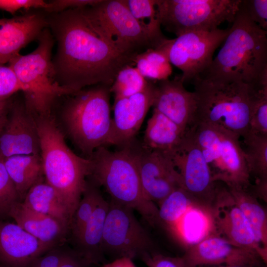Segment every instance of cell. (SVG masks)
<instances>
[{
  "label": "cell",
  "mask_w": 267,
  "mask_h": 267,
  "mask_svg": "<svg viewBox=\"0 0 267 267\" xmlns=\"http://www.w3.org/2000/svg\"><path fill=\"white\" fill-rule=\"evenodd\" d=\"M108 206L109 201L102 196L90 218L73 241L74 248L95 266L103 263L105 259L102 243Z\"/></svg>",
  "instance_id": "cell-24"
},
{
  "label": "cell",
  "mask_w": 267,
  "mask_h": 267,
  "mask_svg": "<svg viewBox=\"0 0 267 267\" xmlns=\"http://www.w3.org/2000/svg\"><path fill=\"white\" fill-rule=\"evenodd\" d=\"M102 197L94 182L87 181L85 190L73 215L69 235L74 241L88 222Z\"/></svg>",
  "instance_id": "cell-33"
},
{
  "label": "cell",
  "mask_w": 267,
  "mask_h": 267,
  "mask_svg": "<svg viewBox=\"0 0 267 267\" xmlns=\"http://www.w3.org/2000/svg\"><path fill=\"white\" fill-rule=\"evenodd\" d=\"M219 267H257L254 266H222Z\"/></svg>",
  "instance_id": "cell-46"
},
{
  "label": "cell",
  "mask_w": 267,
  "mask_h": 267,
  "mask_svg": "<svg viewBox=\"0 0 267 267\" xmlns=\"http://www.w3.org/2000/svg\"><path fill=\"white\" fill-rule=\"evenodd\" d=\"M127 144L135 159L141 185L149 200L158 204L176 189L182 188L180 177L167 154L148 149L135 139Z\"/></svg>",
  "instance_id": "cell-14"
},
{
  "label": "cell",
  "mask_w": 267,
  "mask_h": 267,
  "mask_svg": "<svg viewBox=\"0 0 267 267\" xmlns=\"http://www.w3.org/2000/svg\"><path fill=\"white\" fill-rule=\"evenodd\" d=\"M190 129L214 181H222L228 188L246 189L250 185V176L240 137L222 128L201 123L194 124Z\"/></svg>",
  "instance_id": "cell-8"
},
{
  "label": "cell",
  "mask_w": 267,
  "mask_h": 267,
  "mask_svg": "<svg viewBox=\"0 0 267 267\" xmlns=\"http://www.w3.org/2000/svg\"><path fill=\"white\" fill-rule=\"evenodd\" d=\"M241 0H156L161 26L177 37L185 32L211 31L232 23Z\"/></svg>",
  "instance_id": "cell-10"
},
{
  "label": "cell",
  "mask_w": 267,
  "mask_h": 267,
  "mask_svg": "<svg viewBox=\"0 0 267 267\" xmlns=\"http://www.w3.org/2000/svg\"><path fill=\"white\" fill-rule=\"evenodd\" d=\"M151 237L136 219L134 210L112 200L109 201L102 243L104 257L113 260H133L154 252Z\"/></svg>",
  "instance_id": "cell-11"
},
{
  "label": "cell",
  "mask_w": 267,
  "mask_h": 267,
  "mask_svg": "<svg viewBox=\"0 0 267 267\" xmlns=\"http://www.w3.org/2000/svg\"><path fill=\"white\" fill-rule=\"evenodd\" d=\"M20 202L15 186L0 157V220L9 217V213L16 203Z\"/></svg>",
  "instance_id": "cell-35"
},
{
  "label": "cell",
  "mask_w": 267,
  "mask_h": 267,
  "mask_svg": "<svg viewBox=\"0 0 267 267\" xmlns=\"http://www.w3.org/2000/svg\"><path fill=\"white\" fill-rule=\"evenodd\" d=\"M7 122L0 134V157L40 154V139L35 117L22 105L10 107Z\"/></svg>",
  "instance_id": "cell-18"
},
{
  "label": "cell",
  "mask_w": 267,
  "mask_h": 267,
  "mask_svg": "<svg viewBox=\"0 0 267 267\" xmlns=\"http://www.w3.org/2000/svg\"><path fill=\"white\" fill-rule=\"evenodd\" d=\"M37 47L26 55L18 54L8 63L23 87L25 107L35 117L50 115L55 100L76 91L56 80L52 62L53 36L48 27L39 37Z\"/></svg>",
  "instance_id": "cell-6"
},
{
  "label": "cell",
  "mask_w": 267,
  "mask_h": 267,
  "mask_svg": "<svg viewBox=\"0 0 267 267\" xmlns=\"http://www.w3.org/2000/svg\"><path fill=\"white\" fill-rule=\"evenodd\" d=\"M249 126L250 132L267 135V86L259 91L252 108Z\"/></svg>",
  "instance_id": "cell-36"
},
{
  "label": "cell",
  "mask_w": 267,
  "mask_h": 267,
  "mask_svg": "<svg viewBox=\"0 0 267 267\" xmlns=\"http://www.w3.org/2000/svg\"><path fill=\"white\" fill-rule=\"evenodd\" d=\"M195 123L222 128L240 138L249 131L252 108L261 86L242 82L195 78Z\"/></svg>",
  "instance_id": "cell-3"
},
{
  "label": "cell",
  "mask_w": 267,
  "mask_h": 267,
  "mask_svg": "<svg viewBox=\"0 0 267 267\" xmlns=\"http://www.w3.org/2000/svg\"><path fill=\"white\" fill-rule=\"evenodd\" d=\"M100 0H54L48 2L45 11L49 13H56L68 9L82 8L93 5Z\"/></svg>",
  "instance_id": "cell-42"
},
{
  "label": "cell",
  "mask_w": 267,
  "mask_h": 267,
  "mask_svg": "<svg viewBox=\"0 0 267 267\" xmlns=\"http://www.w3.org/2000/svg\"><path fill=\"white\" fill-rule=\"evenodd\" d=\"M48 2L43 0H0V9L12 14L21 9L42 8L46 10Z\"/></svg>",
  "instance_id": "cell-41"
},
{
  "label": "cell",
  "mask_w": 267,
  "mask_h": 267,
  "mask_svg": "<svg viewBox=\"0 0 267 267\" xmlns=\"http://www.w3.org/2000/svg\"><path fill=\"white\" fill-rule=\"evenodd\" d=\"M8 99L0 98V134L7 122L9 109L11 107Z\"/></svg>",
  "instance_id": "cell-44"
},
{
  "label": "cell",
  "mask_w": 267,
  "mask_h": 267,
  "mask_svg": "<svg viewBox=\"0 0 267 267\" xmlns=\"http://www.w3.org/2000/svg\"><path fill=\"white\" fill-rule=\"evenodd\" d=\"M47 27L46 18L37 13L0 18V64L8 63Z\"/></svg>",
  "instance_id": "cell-21"
},
{
  "label": "cell",
  "mask_w": 267,
  "mask_h": 267,
  "mask_svg": "<svg viewBox=\"0 0 267 267\" xmlns=\"http://www.w3.org/2000/svg\"><path fill=\"white\" fill-rule=\"evenodd\" d=\"M50 249L17 223L0 220V267H30Z\"/></svg>",
  "instance_id": "cell-20"
},
{
  "label": "cell",
  "mask_w": 267,
  "mask_h": 267,
  "mask_svg": "<svg viewBox=\"0 0 267 267\" xmlns=\"http://www.w3.org/2000/svg\"><path fill=\"white\" fill-rule=\"evenodd\" d=\"M45 181L53 187L73 218L90 174L92 162L75 154L49 116L35 117Z\"/></svg>",
  "instance_id": "cell-4"
},
{
  "label": "cell",
  "mask_w": 267,
  "mask_h": 267,
  "mask_svg": "<svg viewBox=\"0 0 267 267\" xmlns=\"http://www.w3.org/2000/svg\"><path fill=\"white\" fill-rule=\"evenodd\" d=\"M132 15L158 47L167 38L157 16L156 0H126Z\"/></svg>",
  "instance_id": "cell-31"
},
{
  "label": "cell",
  "mask_w": 267,
  "mask_h": 267,
  "mask_svg": "<svg viewBox=\"0 0 267 267\" xmlns=\"http://www.w3.org/2000/svg\"><path fill=\"white\" fill-rule=\"evenodd\" d=\"M229 28L184 33L173 39H167L158 47L171 65L182 72L179 79L192 82L210 65L216 49L227 36Z\"/></svg>",
  "instance_id": "cell-12"
},
{
  "label": "cell",
  "mask_w": 267,
  "mask_h": 267,
  "mask_svg": "<svg viewBox=\"0 0 267 267\" xmlns=\"http://www.w3.org/2000/svg\"><path fill=\"white\" fill-rule=\"evenodd\" d=\"M110 86L98 85L73 94L64 107L62 118L74 144L90 156L108 145L112 124Z\"/></svg>",
  "instance_id": "cell-7"
},
{
  "label": "cell",
  "mask_w": 267,
  "mask_h": 267,
  "mask_svg": "<svg viewBox=\"0 0 267 267\" xmlns=\"http://www.w3.org/2000/svg\"><path fill=\"white\" fill-rule=\"evenodd\" d=\"M186 131L153 110L147 121L142 144L151 150L169 153L180 144Z\"/></svg>",
  "instance_id": "cell-25"
},
{
  "label": "cell",
  "mask_w": 267,
  "mask_h": 267,
  "mask_svg": "<svg viewBox=\"0 0 267 267\" xmlns=\"http://www.w3.org/2000/svg\"><path fill=\"white\" fill-rule=\"evenodd\" d=\"M96 266L89 260L77 252L59 267H94Z\"/></svg>",
  "instance_id": "cell-43"
},
{
  "label": "cell",
  "mask_w": 267,
  "mask_h": 267,
  "mask_svg": "<svg viewBox=\"0 0 267 267\" xmlns=\"http://www.w3.org/2000/svg\"><path fill=\"white\" fill-rule=\"evenodd\" d=\"M46 18L57 48L52 59L56 79L78 91L88 86H111L118 72L134 58L114 48L91 27L81 8L52 13Z\"/></svg>",
  "instance_id": "cell-1"
},
{
  "label": "cell",
  "mask_w": 267,
  "mask_h": 267,
  "mask_svg": "<svg viewBox=\"0 0 267 267\" xmlns=\"http://www.w3.org/2000/svg\"><path fill=\"white\" fill-rule=\"evenodd\" d=\"M165 153L178 174L183 189L197 200L215 198V182L190 128L177 148Z\"/></svg>",
  "instance_id": "cell-13"
},
{
  "label": "cell",
  "mask_w": 267,
  "mask_h": 267,
  "mask_svg": "<svg viewBox=\"0 0 267 267\" xmlns=\"http://www.w3.org/2000/svg\"><path fill=\"white\" fill-rule=\"evenodd\" d=\"M9 217L51 249L65 244L69 235L70 229L67 226L50 216L28 208L21 202L13 205Z\"/></svg>",
  "instance_id": "cell-22"
},
{
  "label": "cell",
  "mask_w": 267,
  "mask_h": 267,
  "mask_svg": "<svg viewBox=\"0 0 267 267\" xmlns=\"http://www.w3.org/2000/svg\"><path fill=\"white\" fill-rule=\"evenodd\" d=\"M195 200L169 229L187 249L218 233L214 210Z\"/></svg>",
  "instance_id": "cell-23"
},
{
  "label": "cell",
  "mask_w": 267,
  "mask_h": 267,
  "mask_svg": "<svg viewBox=\"0 0 267 267\" xmlns=\"http://www.w3.org/2000/svg\"><path fill=\"white\" fill-rule=\"evenodd\" d=\"M154 88L155 84L149 82L141 92L129 97L115 98L108 145L121 147L135 139L152 106Z\"/></svg>",
  "instance_id": "cell-15"
},
{
  "label": "cell",
  "mask_w": 267,
  "mask_h": 267,
  "mask_svg": "<svg viewBox=\"0 0 267 267\" xmlns=\"http://www.w3.org/2000/svg\"><path fill=\"white\" fill-rule=\"evenodd\" d=\"M223 44L202 79L240 81L261 86L267 83V31L240 8Z\"/></svg>",
  "instance_id": "cell-2"
},
{
  "label": "cell",
  "mask_w": 267,
  "mask_h": 267,
  "mask_svg": "<svg viewBox=\"0 0 267 267\" xmlns=\"http://www.w3.org/2000/svg\"><path fill=\"white\" fill-rule=\"evenodd\" d=\"M242 137L250 176L253 175L256 181H267V135L249 131Z\"/></svg>",
  "instance_id": "cell-29"
},
{
  "label": "cell",
  "mask_w": 267,
  "mask_h": 267,
  "mask_svg": "<svg viewBox=\"0 0 267 267\" xmlns=\"http://www.w3.org/2000/svg\"><path fill=\"white\" fill-rule=\"evenodd\" d=\"M182 257L187 267L223 264L258 267L263 262L254 251L236 246L218 233L187 249Z\"/></svg>",
  "instance_id": "cell-16"
},
{
  "label": "cell",
  "mask_w": 267,
  "mask_h": 267,
  "mask_svg": "<svg viewBox=\"0 0 267 267\" xmlns=\"http://www.w3.org/2000/svg\"><path fill=\"white\" fill-rule=\"evenodd\" d=\"M215 197L219 204L214 210L218 234L236 246L254 251L266 263L267 255L258 245L248 222L233 201L228 188L216 187Z\"/></svg>",
  "instance_id": "cell-17"
},
{
  "label": "cell",
  "mask_w": 267,
  "mask_h": 267,
  "mask_svg": "<svg viewBox=\"0 0 267 267\" xmlns=\"http://www.w3.org/2000/svg\"><path fill=\"white\" fill-rule=\"evenodd\" d=\"M136 68L145 79L160 81L168 79L172 67L167 55L158 48H148L133 59Z\"/></svg>",
  "instance_id": "cell-30"
},
{
  "label": "cell",
  "mask_w": 267,
  "mask_h": 267,
  "mask_svg": "<svg viewBox=\"0 0 267 267\" xmlns=\"http://www.w3.org/2000/svg\"><path fill=\"white\" fill-rule=\"evenodd\" d=\"M240 8L251 21L267 31V0H241Z\"/></svg>",
  "instance_id": "cell-38"
},
{
  "label": "cell",
  "mask_w": 267,
  "mask_h": 267,
  "mask_svg": "<svg viewBox=\"0 0 267 267\" xmlns=\"http://www.w3.org/2000/svg\"><path fill=\"white\" fill-rule=\"evenodd\" d=\"M90 159V175L96 184L104 187L111 200L136 211L151 224L157 222L158 207L144 193L137 163L128 144L115 151L100 147Z\"/></svg>",
  "instance_id": "cell-5"
},
{
  "label": "cell",
  "mask_w": 267,
  "mask_h": 267,
  "mask_svg": "<svg viewBox=\"0 0 267 267\" xmlns=\"http://www.w3.org/2000/svg\"><path fill=\"white\" fill-rule=\"evenodd\" d=\"M228 188L233 201L248 222L258 245L267 255V216L265 209L246 189Z\"/></svg>",
  "instance_id": "cell-28"
},
{
  "label": "cell",
  "mask_w": 267,
  "mask_h": 267,
  "mask_svg": "<svg viewBox=\"0 0 267 267\" xmlns=\"http://www.w3.org/2000/svg\"><path fill=\"white\" fill-rule=\"evenodd\" d=\"M23 87L14 72L8 65L0 64V98H8Z\"/></svg>",
  "instance_id": "cell-39"
},
{
  "label": "cell",
  "mask_w": 267,
  "mask_h": 267,
  "mask_svg": "<svg viewBox=\"0 0 267 267\" xmlns=\"http://www.w3.org/2000/svg\"><path fill=\"white\" fill-rule=\"evenodd\" d=\"M195 200L184 189H176L158 204L157 222L170 228Z\"/></svg>",
  "instance_id": "cell-32"
},
{
  "label": "cell",
  "mask_w": 267,
  "mask_h": 267,
  "mask_svg": "<svg viewBox=\"0 0 267 267\" xmlns=\"http://www.w3.org/2000/svg\"><path fill=\"white\" fill-rule=\"evenodd\" d=\"M148 82L136 67L127 65L118 72L110 91L115 98L129 97L142 91Z\"/></svg>",
  "instance_id": "cell-34"
},
{
  "label": "cell",
  "mask_w": 267,
  "mask_h": 267,
  "mask_svg": "<svg viewBox=\"0 0 267 267\" xmlns=\"http://www.w3.org/2000/svg\"><path fill=\"white\" fill-rule=\"evenodd\" d=\"M102 267H136L133 260L128 258L115 259L106 264Z\"/></svg>",
  "instance_id": "cell-45"
},
{
  "label": "cell",
  "mask_w": 267,
  "mask_h": 267,
  "mask_svg": "<svg viewBox=\"0 0 267 267\" xmlns=\"http://www.w3.org/2000/svg\"><path fill=\"white\" fill-rule=\"evenodd\" d=\"M22 203L28 208L50 216L70 228L72 217L54 188L43 180L34 185Z\"/></svg>",
  "instance_id": "cell-26"
},
{
  "label": "cell",
  "mask_w": 267,
  "mask_h": 267,
  "mask_svg": "<svg viewBox=\"0 0 267 267\" xmlns=\"http://www.w3.org/2000/svg\"><path fill=\"white\" fill-rule=\"evenodd\" d=\"M7 173L12 180L20 202L34 185L43 180V169L40 154H22L4 159Z\"/></svg>",
  "instance_id": "cell-27"
},
{
  "label": "cell",
  "mask_w": 267,
  "mask_h": 267,
  "mask_svg": "<svg viewBox=\"0 0 267 267\" xmlns=\"http://www.w3.org/2000/svg\"><path fill=\"white\" fill-rule=\"evenodd\" d=\"M81 9L93 29L119 51L134 58L148 48H156L132 15L126 0H100Z\"/></svg>",
  "instance_id": "cell-9"
},
{
  "label": "cell",
  "mask_w": 267,
  "mask_h": 267,
  "mask_svg": "<svg viewBox=\"0 0 267 267\" xmlns=\"http://www.w3.org/2000/svg\"><path fill=\"white\" fill-rule=\"evenodd\" d=\"M183 84L179 77L158 81L152 107L187 130L195 123L197 102L194 91L186 89Z\"/></svg>",
  "instance_id": "cell-19"
},
{
  "label": "cell",
  "mask_w": 267,
  "mask_h": 267,
  "mask_svg": "<svg viewBox=\"0 0 267 267\" xmlns=\"http://www.w3.org/2000/svg\"><path fill=\"white\" fill-rule=\"evenodd\" d=\"M77 250L65 245L55 247L37 258L30 267H59L76 253Z\"/></svg>",
  "instance_id": "cell-37"
},
{
  "label": "cell",
  "mask_w": 267,
  "mask_h": 267,
  "mask_svg": "<svg viewBox=\"0 0 267 267\" xmlns=\"http://www.w3.org/2000/svg\"><path fill=\"white\" fill-rule=\"evenodd\" d=\"M140 260L147 267H187L183 257H170L155 252L144 255Z\"/></svg>",
  "instance_id": "cell-40"
}]
</instances>
